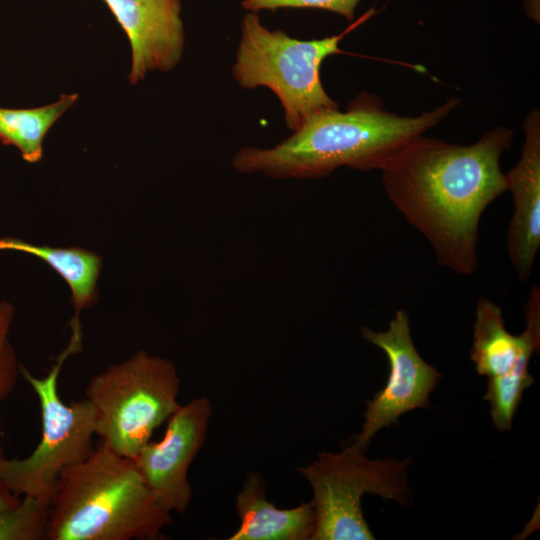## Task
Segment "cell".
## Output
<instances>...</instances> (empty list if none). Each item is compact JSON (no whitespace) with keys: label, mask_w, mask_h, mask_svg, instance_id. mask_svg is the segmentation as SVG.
<instances>
[{"label":"cell","mask_w":540,"mask_h":540,"mask_svg":"<svg viewBox=\"0 0 540 540\" xmlns=\"http://www.w3.org/2000/svg\"><path fill=\"white\" fill-rule=\"evenodd\" d=\"M8 458L5 456L3 449L0 448V511L11 508L17 505L21 499L7 485L3 470Z\"/></svg>","instance_id":"d6986e66"},{"label":"cell","mask_w":540,"mask_h":540,"mask_svg":"<svg viewBox=\"0 0 540 540\" xmlns=\"http://www.w3.org/2000/svg\"><path fill=\"white\" fill-rule=\"evenodd\" d=\"M239 528L228 540H311L315 514L311 503L280 509L267 501L258 472L247 474L236 496Z\"/></svg>","instance_id":"4fadbf2b"},{"label":"cell","mask_w":540,"mask_h":540,"mask_svg":"<svg viewBox=\"0 0 540 540\" xmlns=\"http://www.w3.org/2000/svg\"><path fill=\"white\" fill-rule=\"evenodd\" d=\"M366 448L353 442L338 453L321 452L315 461L298 468L313 493L311 540L375 539L361 509L365 494L408 504L409 460H371L365 456Z\"/></svg>","instance_id":"8992f818"},{"label":"cell","mask_w":540,"mask_h":540,"mask_svg":"<svg viewBox=\"0 0 540 540\" xmlns=\"http://www.w3.org/2000/svg\"><path fill=\"white\" fill-rule=\"evenodd\" d=\"M524 142L516 165L507 173L513 213L506 248L520 282L532 272L540 248V112L534 108L523 122Z\"/></svg>","instance_id":"8fae6325"},{"label":"cell","mask_w":540,"mask_h":540,"mask_svg":"<svg viewBox=\"0 0 540 540\" xmlns=\"http://www.w3.org/2000/svg\"><path fill=\"white\" fill-rule=\"evenodd\" d=\"M526 328L520 335L511 334L502 309L487 298L477 301L471 361L477 373L487 378L509 373L520 360L531 358L540 344V289L533 286L525 308Z\"/></svg>","instance_id":"7c38bea8"},{"label":"cell","mask_w":540,"mask_h":540,"mask_svg":"<svg viewBox=\"0 0 540 540\" xmlns=\"http://www.w3.org/2000/svg\"><path fill=\"white\" fill-rule=\"evenodd\" d=\"M77 99V94H63L58 101L37 108H0V141L15 146L25 161L38 162L47 132Z\"/></svg>","instance_id":"9a60e30c"},{"label":"cell","mask_w":540,"mask_h":540,"mask_svg":"<svg viewBox=\"0 0 540 540\" xmlns=\"http://www.w3.org/2000/svg\"><path fill=\"white\" fill-rule=\"evenodd\" d=\"M361 333L365 340L385 353L389 362L386 385L366 402L364 423L354 440L367 447L376 433L397 423L403 414L417 408H428L429 395L441 374L420 356L414 346L406 310H397L386 330L362 327Z\"/></svg>","instance_id":"ba28073f"},{"label":"cell","mask_w":540,"mask_h":540,"mask_svg":"<svg viewBox=\"0 0 540 540\" xmlns=\"http://www.w3.org/2000/svg\"><path fill=\"white\" fill-rule=\"evenodd\" d=\"M50 513V502L22 496L19 503L0 511V540H43Z\"/></svg>","instance_id":"2e32d148"},{"label":"cell","mask_w":540,"mask_h":540,"mask_svg":"<svg viewBox=\"0 0 540 540\" xmlns=\"http://www.w3.org/2000/svg\"><path fill=\"white\" fill-rule=\"evenodd\" d=\"M171 522L134 460L102 442L60 474L46 540H157Z\"/></svg>","instance_id":"3957f363"},{"label":"cell","mask_w":540,"mask_h":540,"mask_svg":"<svg viewBox=\"0 0 540 540\" xmlns=\"http://www.w3.org/2000/svg\"><path fill=\"white\" fill-rule=\"evenodd\" d=\"M373 13L368 11L340 34L299 40L282 30H269L258 13L247 12L242 20L233 77L245 89H270L282 105L286 126L295 131L312 115L338 108L323 87L321 64L328 56L343 53L340 41Z\"/></svg>","instance_id":"277c9868"},{"label":"cell","mask_w":540,"mask_h":540,"mask_svg":"<svg viewBox=\"0 0 540 540\" xmlns=\"http://www.w3.org/2000/svg\"><path fill=\"white\" fill-rule=\"evenodd\" d=\"M461 103L453 97L417 116L387 111L369 93L359 94L345 111L323 110L271 148L244 147L232 160L240 173L272 178L315 179L340 167L379 170L408 141L437 126Z\"/></svg>","instance_id":"7a4b0ae2"},{"label":"cell","mask_w":540,"mask_h":540,"mask_svg":"<svg viewBox=\"0 0 540 540\" xmlns=\"http://www.w3.org/2000/svg\"><path fill=\"white\" fill-rule=\"evenodd\" d=\"M513 138L502 125L470 145L421 134L379 169L390 202L455 274L470 276L478 267L480 219L507 191L500 160Z\"/></svg>","instance_id":"6da1fadb"},{"label":"cell","mask_w":540,"mask_h":540,"mask_svg":"<svg viewBox=\"0 0 540 540\" xmlns=\"http://www.w3.org/2000/svg\"><path fill=\"white\" fill-rule=\"evenodd\" d=\"M360 0H241L248 12L279 8H316L337 13L348 21L355 18V10Z\"/></svg>","instance_id":"ac0fdd59"},{"label":"cell","mask_w":540,"mask_h":540,"mask_svg":"<svg viewBox=\"0 0 540 540\" xmlns=\"http://www.w3.org/2000/svg\"><path fill=\"white\" fill-rule=\"evenodd\" d=\"M213 410L206 397L179 405L163 438L146 443L132 458L144 481L168 512L184 514L192 498L188 470L205 443Z\"/></svg>","instance_id":"9c48e42d"},{"label":"cell","mask_w":540,"mask_h":540,"mask_svg":"<svg viewBox=\"0 0 540 540\" xmlns=\"http://www.w3.org/2000/svg\"><path fill=\"white\" fill-rule=\"evenodd\" d=\"M131 45L128 75L136 84L148 72L169 71L181 60L184 28L181 0H104Z\"/></svg>","instance_id":"30bf717a"},{"label":"cell","mask_w":540,"mask_h":540,"mask_svg":"<svg viewBox=\"0 0 540 540\" xmlns=\"http://www.w3.org/2000/svg\"><path fill=\"white\" fill-rule=\"evenodd\" d=\"M82 349L70 339L45 377L32 375L23 365L20 375L38 397L42 436L34 451L23 459H7L3 477L18 496L51 501L56 482L67 468L83 461L93 451L96 434L95 412L87 398L66 404L58 392L59 374L65 360Z\"/></svg>","instance_id":"52a82bcc"},{"label":"cell","mask_w":540,"mask_h":540,"mask_svg":"<svg viewBox=\"0 0 540 540\" xmlns=\"http://www.w3.org/2000/svg\"><path fill=\"white\" fill-rule=\"evenodd\" d=\"M179 389L171 361L139 350L91 377L85 398L94 409L102 442L133 458L178 408Z\"/></svg>","instance_id":"5b68a950"},{"label":"cell","mask_w":540,"mask_h":540,"mask_svg":"<svg viewBox=\"0 0 540 540\" xmlns=\"http://www.w3.org/2000/svg\"><path fill=\"white\" fill-rule=\"evenodd\" d=\"M0 250H15L31 254L48 264L67 283L71 290L74 316L72 335L81 337L80 313L97 299V281L102 269V258L80 247H51L34 245L14 239H0Z\"/></svg>","instance_id":"5bb4252c"},{"label":"cell","mask_w":540,"mask_h":540,"mask_svg":"<svg viewBox=\"0 0 540 540\" xmlns=\"http://www.w3.org/2000/svg\"><path fill=\"white\" fill-rule=\"evenodd\" d=\"M15 310L11 303L0 301V406L15 388L20 366L10 340Z\"/></svg>","instance_id":"e0dca14e"}]
</instances>
